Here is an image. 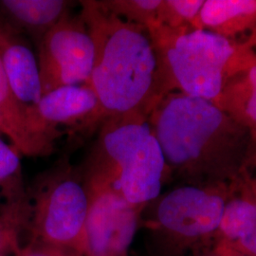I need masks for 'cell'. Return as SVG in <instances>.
Returning <instances> with one entry per match:
<instances>
[{
  "mask_svg": "<svg viewBox=\"0 0 256 256\" xmlns=\"http://www.w3.org/2000/svg\"><path fill=\"white\" fill-rule=\"evenodd\" d=\"M256 27V0H205L194 28L236 40Z\"/></svg>",
  "mask_w": 256,
  "mask_h": 256,
  "instance_id": "cell-13",
  "label": "cell"
},
{
  "mask_svg": "<svg viewBox=\"0 0 256 256\" xmlns=\"http://www.w3.org/2000/svg\"><path fill=\"white\" fill-rule=\"evenodd\" d=\"M205 0H162L158 24L172 28H194Z\"/></svg>",
  "mask_w": 256,
  "mask_h": 256,
  "instance_id": "cell-19",
  "label": "cell"
},
{
  "mask_svg": "<svg viewBox=\"0 0 256 256\" xmlns=\"http://www.w3.org/2000/svg\"><path fill=\"white\" fill-rule=\"evenodd\" d=\"M81 5L80 14L95 44L86 84L98 100L96 126L113 118L149 119L172 92L148 30L115 16L100 1H81Z\"/></svg>",
  "mask_w": 256,
  "mask_h": 256,
  "instance_id": "cell-2",
  "label": "cell"
},
{
  "mask_svg": "<svg viewBox=\"0 0 256 256\" xmlns=\"http://www.w3.org/2000/svg\"><path fill=\"white\" fill-rule=\"evenodd\" d=\"M32 202L30 240L84 256L90 196L82 173L64 160L40 180Z\"/></svg>",
  "mask_w": 256,
  "mask_h": 256,
  "instance_id": "cell-6",
  "label": "cell"
},
{
  "mask_svg": "<svg viewBox=\"0 0 256 256\" xmlns=\"http://www.w3.org/2000/svg\"><path fill=\"white\" fill-rule=\"evenodd\" d=\"M43 94L88 84L95 61V44L81 14L68 12L37 46Z\"/></svg>",
  "mask_w": 256,
  "mask_h": 256,
  "instance_id": "cell-7",
  "label": "cell"
},
{
  "mask_svg": "<svg viewBox=\"0 0 256 256\" xmlns=\"http://www.w3.org/2000/svg\"><path fill=\"white\" fill-rule=\"evenodd\" d=\"M234 248L244 256H256V230L232 244Z\"/></svg>",
  "mask_w": 256,
  "mask_h": 256,
  "instance_id": "cell-22",
  "label": "cell"
},
{
  "mask_svg": "<svg viewBox=\"0 0 256 256\" xmlns=\"http://www.w3.org/2000/svg\"><path fill=\"white\" fill-rule=\"evenodd\" d=\"M66 0H0V18L37 46L64 14L70 12Z\"/></svg>",
  "mask_w": 256,
  "mask_h": 256,
  "instance_id": "cell-12",
  "label": "cell"
},
{
  "mask_svg": "<svg viewBox=\"0 0 256 256\" xmlns=\"http://www.w3.org/2000/svg\"><path fill=\"white\" fill-rule=\"evenodd\" d=\"M214 104L247 128L256 142V52L230 76Z\"/></svg>",
  "mask_w": 256,
  "mask_h": 256,
  "instance_id": "cell-14",
  "label": "cell"
},
{
  "mask_svg": "<svg viewBox=\"0 0 256 256\" xmlns=\"http://www.w3.org/2000/svg\"><path fill=\"white\" fill-rule=\"evenodd\" d=\"M98 108L97 97L88 84L66 86L43 94L36 106L28 110V116L38 135L54 142L61 133L59 126L94 128Z\"/></svg>",
  "mask_w": 256,
  "mask_h": 256,
  "instance_id": "cell-9",
  "label": "cell"
},
{
  "mask_svg": "<svg viewBox=\"0 0 256 256\" xmlns=\"http://www.w3.org/2000/svg\"><path fill=\"white\" fill-rule=\"evenodd\" d=\"M100 3L115 16L147 30L158 24L162 0H106Z\"/></svg>",
  "mask_w": 256,
  "mask_h": 256,
  "instance_id": "cell-18",
  "label": "cell"
},
{
  "mask_svg": "<svg viewBox=\"0 0 256 256\" xmlns=\"http://www.w3.org/2000/svg\"><path fill=\"white\" fill-rule=\"evenodd\" d=\"M30 216V200L6 202L0 210V256H5L20 245L19 236L27 229Z\"/></svg>",
  "mask_w": 256,
  "mask_h": 256,
  "instance_id": "cell-16",
  "label": "cell"
},
{
  "mask_svg": "<svg viewBox=\"0 0 256 256\" xmlns=\"http://www.w3.org/2000/svg\"><path fill=\"white\" fill-rule=\"evenodd\" d=\"M0 190L6 202L26 200L20 153L0 138Z\"/></svg>",
  "mask_w": 256,
  "mask_h": 256,
  "instance_id": "cell-17",
  "label": "cell"
},
{
  "mask_svg": "<svg viewBox=\"0 0 256 256\" xmlns=\"http://www.w3.org/2000/svg\"><path fill=\"white\" fill-rule=\"evenodd\" d=\"M256 230V200L242 184L226 202L212 240L234 244Z\"/></svg>",
  "mask_w": 256,
  "mask_h": 256,
  "instance_id": "cell-15",
  "label": "cell"
},
{
  "mask_svg": "<svg viewBox=\"0 0 256 256\" xmlns=\"http://www.w3.org/2000/svg\"><path fill=\"white\" fill-rule=\"evenodd\" d=\"M0 63L16 100L28 114L43 95L38 60L23 34L1 18Z\"/></svg>",
  "mask_w": 256,
  "mask_h": 256,
  "instance_id": "cell-10",
  "label": "cell"
},
{
  "mask_svg": "<svg viewBox=\"0 0 256 256\" xmlns=\"http://www.w3.org/2000/svg\"><path fill=\"white\" fill-rule=\"evenodd\" d=\"M239 252L226 242L212 240L210 243L200 248L190 256H238Z\"/></svg>",
  "mask_w": 256,
  "mask_h": 256,
  "instance_id": "cell-21",
  "label": "cell"
},
{
  "mask_svg": "<svg viewBox=\"0 0 256 256\" xmlns=\"http://www.w3.org/2000/svg\"><path fill=\"white\" fill-rule=\"evenodd\" d=\"M245 46H248V48L252 50L254 52L256 50V27L248 34L247 39L245 42H243Z\"/></svg>",
  "mask_w": 256,
  "mask_h": 256,
  "instance_id": "cell-24",
  "label": "cell"
},
{
  "mask_svg": "<svg viewBox=\"0 0 256 256\" xmlns=\"http://www.w3.org/2000/svg\"><path fill=\"white\" fill-rule=\"evenodd\" d=\"M171 92L214 102L226 81L254 56L243 43L198 28H148Z\"/></svg>",
  "mask_w": 256,
  "mask_h": 256,
  "instance_id": "cell-4",
  "label": "cell"
},
{
  "mask_svg": "<svg viewBox=\"0 0 256 256\" xmlns=\"http://www.w3.org/2000/svg\"><path fill=\"white\" fill-rule=\"evenodd\" d=\"M238 256H242V254H238Z\"/></svg>",
  "mask_w": 256,
  "mask_h": 256,
  "instance_id": "cell-25",
  "label": "cell"
},
{
  "mask_svg": "<svg viewBox=\"0 0 256 256\" xmlns=\"http://www.w3.org/2000/svg\"><path fill=\"white\" fill-rule=\"evenodd\" d=\"M0 133L9 138L20 155L44 156L54 150V142L38 135L27 110L16 100L0 63Z\"/></svg>",
  "mask_w": 256,
  "mask_h": 256,
  "instance_id": "cell-11",
  "label": "cell"
},
{
  "mask_svg": "<svg viewBox=\"0 0 256 256\" xmlns=\"http://www.w3.org/2000/svg\"><path fill=\"white\" fill-rule=\"evenodd\" d=\"M169 171L148 120L122 117L102 124L82 173L86 184L110 186L144 210L160 194Z\"/></svg>",
  "mask_w": 256,
  "mask_h": 256,
  "instance_id": "cell-3",
  "label": "cell"
},
{
  "mask_svg": "<svg viewBox=\"0 0 256 256\" xmlns=\"http://www.w3.org/2000/svg\"><path fill=\"white\" fill-rule=\"evenodd\" d=\"M86 186L90 205L84 256H128L144 210L128 203L112 187Z\"/></svg>",
  "mask_w": 256,
  "mask_h": 256,
  "instance_id": "cell-8",
  "label": "cell"
},
{
  "mask_svg": "<svg viewBox=\"0 0 256 256\" xmlns=\"http://www.w3.org/2000/svg\"><path fill=\"white\" fill-rule=\"evenodd\" d=\"M241 182L256 200V178L252 176L250 174H245L241 178Z\"/></svg>",
  "mask_w": 256,
  "mask_h": 256,
  "instance_id": "cell-23",
  "label": "cell"
},
{
  "mask_svg": "<svg viewBox=\"0 0 256 256\" xmlns=\"http://www.w3.org/2000/svg\"><path fill=\"white\" fill-rule=\"evenodd\" d=\"M14 256H79L70 250L34 240H30L25 246L19 245L14 250Z\"/></svg>",
  "mask_w": 256,
  "mask_h": 256,
  "instance_id": "cell-20",
  "label": "cell"
},
{
  "mask_svg": "<svg viewBox=\"0 0 256 256\" xmlns=\"http://www.w3.org/2000/svg\"><path fill=\"white\" fill-rule=\"evenodd\" d=\"M238 183L218 186L182 184L147 205L140 225L153 256H190L210 243L227 200Z\"/></svg>",
  "mask_w": 256,
  "mask_h": 256,
  "instance_id": "cell-5",
  "label": "cell"
},
{
  "mask_svg": "<svg viewBox=\"0 0 256 256\" xmlns=\"http://www.w3.org/2000/svg\"><path fill=\"white\" fill-rule=\"evenodd\" d=\"M148 122L169 174L182 184L232 185L256 169L252 133L214 102L170 92L156 104Z\"/></svg>",
  "mask_w": 256,
  "mask_h": 256,
  "instance_id": "cell-1",
  "label": "cell"
}]
</instances>
